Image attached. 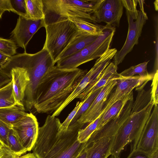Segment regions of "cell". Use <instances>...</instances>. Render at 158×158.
<instances>
[{
  "label": "cell",
  "mask_w": 158,
  "mask_h": 158,
  "mask_svg": "<svg viewBox=\"0 0 158 158\" xmlns=\"http://www.w3.org/2000/svg\"><path fill=\"white\" fill-rule=\"evenodd\" d=\"M88 72L78 68L62 69L54 66L37 86L33 107L39 113L50 114L58 109Z\"/></svg>",
  "instance_id": "obj_1"
},
{
  "label": "cell",
  "mask_w": 158,
  "mask_h": 158,
  "mask_svg": "<svg viewBox=\"0 0 158 158\" xmlns=\"http://www.w3.org/2000/svg\"><path fill=\"white\" fill-rule=\"evenodd\" d=\"M60 119L48 115L39 127L36 140L31 150L37 158H60L77 140L79 131L85 124L77 121L65 130L59 129Z\"/></svg>",
  "instance_id": "obj_2"
},
{
  "label": "cell",
  "mask_w": 158,
  "mask_h": 158,
  "mask_svg": "<svg viewBox=\"0 0 158 158\" xmlns=\"http://www.w3.org/2000/svg\"><path fill=\"white\" fill-rule=\"evenodd\" d=\"M145 85H143L136 88L137 95L131 113L114 136L111 155L120 156L125 147L132 142L140 133L150 117L154 104L151 97V88L145 90Z\"/></svg>",
  "instance_id": "obj_3"
},
{
  "label": "cell",
  "mask_w": 158,
  "mask_h": 158,
  "mask_svg": "<svg viewBox=\"0 0 158 158\" xmlns=\"http://www.w3.org/2000/svg\"><path fill=\"white\" fill-rule=\"evenodd\" d=\"M55 64L48 52L43 48L34 54L24 52L16 54L10 57L6 63L22 67L29 75L30 81L23 100L28 110L34 106L36 89L40 80Z\"/></svg>",
  "instance_id": "obj_4"
},
{
  "label": "cell",
  "mask_w": 158,
  "mask_h": 158,
  "mask_svg": "<svg viewBox=\"0 0 158 158\" xmlns=\"http://www.w3.org/2000/svg\"><path fill=\"white\" fill-rule=\"evenodd\" d=\"M102 0H42L45 26L64 19L77 18L96 23L91 15Z\"/></svg>",
  "instance_id": "obj_5"
},
{
  "label": "cell",
  "mask_w": 158,
  "mask_h": 158,
  "mask_svg": "<svg viewBox=\"0 0 158 158\" xmlns=\"http://www.w3.org/2000/svg\"><path fill=\"white\" fill-rule=\"evenodd\" d=\"M115 31V27L106 24L97 39L81 51L56 61L57 67L73 69L84 63L99 57L110 48Z\"/></svg>",
  "instance_id": "obj_6"
},
{
  "label": "cell",
  "mask_w": 158,
  "mask_h": 158,
  "mask_svg": "<svg viewBox=\"0 0 158 158\" xmlns=\"http://www.w3.org/2000/svg\"><path fill=\"white\" fill-rule=\"evenodd\" d=\"M46 38L43 49L49 53L56 63L58 57L80 31L68 19L46 25Z\"/></svg>",
  "instance_id": "obj_7"
},
{
  "label": "cell",
  "mask_w": 158,
  "mask_h": 158,
  "mask_svg": "<svg viewBox=\"0 0 158 158\" xmlns=\"http://www.w3.org/2000/svg\"><path fill=\"white\" fill-rule=\"evenodd\" d=\"M150 117L140 133L132 141L131 150L151 155L158 150V106L154 105Z\"/></svg>",
  "instance_id": "obj_8"
},
{
  "label": "cell",
  "mask_w": 158,
  "mask_h": 158,
  "mask_svg": "<svg viewBox=\"0 0 158 158\" xmlns=\"http://www.w3.org/2000/svg\"><path fill=\"white\" fill-rule=\"evenodd\" d=\"M126 14L128 24V33L123 45L120 50L117 52L113 58V62L116 66L123 61L126 56L132 51L134 46L138 44L143 27L148 19L146 13L140 10H138L137 18L135 20L127 10Z\"/></svg>",
  "instance_id": "obj_9"
},
{
  "label": "cell",
  "mask_w": 158,
  "mask_h": 158,
  "mask_svg": "<svg viewBox=\"0 0 158 158\" xmlns=\"http://www.w3.org/2000/svg\"><path fill=\"white\" fill-rule=\"evenodd\" d=\"M11 127L23 147L27 152L31 151L38 134L39 127L36 117L27 113Z\"/></svg>",
  "instance_id": "obj_10"
},
{
  "label": "cell",
  "mask_w": 158,
  "mask_h": 158,
  "mask_svg": "<svg viewBox=\"0 0 158 158\" xmlns=\"http://www.w3.org/2000/svg\"><path fill=\"white\" fill-rule=\"evenodd\" d=\"M45 26L44 19L34 20L19 16L10 33V39L26 52L27 46L33 36L40 29Z\"/></svg>",
  "instance_id": "obj_11"
},
{
  "label": "cell",
  "mask_w": 158,
  "mask_h": 158,
  "mask_svg": "<svg viewBox=\"0 0 158 158\" xmlns=\"http://www.w3.org/2000/svg\"><path fill=\"white\" fill-rule=\"evenodd\" d=\"M106 61L102 57L98 58L93 66L86 74L77 86L61 105L53 113L52 116H58L62 111L83 92L85 88L90 85L108 66Z\"/></svg>",
  "instance_id": "obj_12"
},
{
  "label": "cell",
  "mask_w": 158,
  "mask_h": 158,
  "mask_svg": "<svg viewBox=\"0 0 158 158\" xmlns=\"http://www.w3.org/2000/svg\"><path fill=\"white\" fill-rule=\"evenodd\" d=\"M148 81L138 76L122 77L117 80L115 88L109 95L99 117H101L112 105L122 97L130 93L134 89L146 84Z\"/></svg>",
  "instance_id": "obj_13"
},
{
  "label": "cell",
  "mask_w": 158,
  "mask_h": 158,
  "mask_svg": "<svg viewBox=\"0 0 158 158\" xmlns=\"http://www.w3.org/2000/svg\"><path fill=\"white\" fill-rule=\"evenodd\" d=\"M119 79H113L108 81L102 88L88 109L77 121L80 123L85 124L90 123L98 118L109 95Z\"/></svg>",
  "instance_id": "obj_14"
},
{
  "label": "cell",
  "mask_w": 158,
  "mask_h": 158,
  "mask_svg": "<svg viewBox=\"0 0 158 158\" xmlns=\"http://www.w3.org/2000/svg\"><path fill=\"white\" fill-rule=\"evenodd\" d=\"M1 69L10 74L13 94L16 103L24 105L25 92L30 81L27 71L21 67L7 64H5Z\"/></svg>",
  "instance_id": "obj_15"
},
{
  "label": "cell",
  "mask_w": 158,
  "mask_h": 158,
  "mask_svg": "<svg viewBox=\"0 0 158 158\" xmlns=\"http://www.w3.org/2000/svg\"><path fill=\"white\" fill-rule=\"evenodd\" d=\"M117 66L111 62L95 81L86 88L77 98L80 99L81 102H83L95 91L102 88L110 80L121 78L122 76L117 72Z\"/></svg>",
  "instance_id": "obj_16"
},
{
  "label": "cell",
  "mask_w": 158,
  "mask_h": 158,
  "mask_svg": "<svg viewBox=\"0 0 158 158\" xmlns=\"http://www.w3.org/2000/svg\"><path fill=\"white\" fill-rule=\"evenodd\" d=\"M115 135H108L95 140L89 139L85 144L86 158H107L111 155L110 150Z\"/></svg>",
  "instance_id": "obj_17"
},
{
  "label": "cell",
  "mask_w": 158,
  "mask_h": 158,
  "mask_svg": "<svg viewBox=\"0 0 158 158\" xmlns=\"http://www.w3.org/2000/svg\"><path fill=\"white\" fill-rule=\"evenodd\" d=\"M99 35H91L80 31L60 55L57 61L81 51L94 41Z\"/></svg>",
  "instance_id": "obj_18"
},
{
  "label": "cell",
  "mask_w": 158,
  "mask_h": 158,
  "mask_svg": "<svg viewBox=\"0 0 158 158\" xmlns=\"http://www.w3.org/2000/svg\"><path fill=\"white\" fill-rule=\"evenodd\" d=\"M27 113L24 105L17 104L0 108V120L11 127Z\"/></svg>",
  "instance_id": "obj_19"
},
{
  "label": "cell",
  "mask_w": 158,
  "mask_h": 158,
  "mask_svg": "<svg viewBox=\"0 0 158 158\" xmlns=\"http://www.w3.org/2000/svg\"><path fill=\"white\" fill-rule=\"evenodd\" d=\"M123 6L118 8L94 12L93 16L96 23L103 22L106 24L118 27L123 13Z\"/></svg>",
  "instance_id": "obj_20"
},
{
  "label": "cell",
  "mask_w": 158,
  "mask_h": 158,
  "mask_svg": "<svg viewBox=\"0 0 158 158\" xmlns=\"http://www.w3.org/2000/svg\"><path fill=\"white\" fill-rule=\"evenodd\" d=\"M133 97V91L116 101L101 116L97 129L99 130L113 119L118 114L127 102Z\"/></svg>",
  "instance_id": "obj_21"
},
{
  "label": "cell",
  "mask_w": 158,
  "mask_h": 158,
  "mask_svg": "<svg viewBox=\"0 0 158 158\" xmlns=\"http://www.w3.org/2000/svg\"><path fill=\"white\" fill-rule=\"evenodd\" d=\"M25 1L26 13L25 18L34 20L44 19L42 0H25Z\"/></svg>",
  "instance_id": "obj_22"
},
{
  "label": "cell",
  "mask_w": 158,
  "mask_h": 158,
  "mask_svg": "<svg viewBox=\"0 0 158 158\" xmlns=\"http://www.w3.org/2000/svg\"><path fill=\"white\" fill-rule=\"evenodd\" d=\"M67 19L73 22L80 31L91 35H99L104 27V26L95 24L80 19L69 18Z\"/></svg>",
  "instance_id": "obj_23"
},
{
  "label": "cell",
  "mask_w": 158,
  "mask_h": 158,
  "mask_svg": "<svg viewBox=\"0 0 158 158\" xmlns=\"http://www.w3.org/2000/svg\"><path fill=\"white\" fill-rule=\"evenodd\" d=\"M148 61L145 62L137 65L132 66L119 73L123 77H130L138 74L139 76L148 81L152 80L153 76L149 74L147 69Z\"/></svg>",
  "instance_id": "obj_24"
},
{
  "label": "cell",
  "mask_w": 158,
  "mask_h": 158,
  "mask_svg": "<svg viewBox=\"0 0 158 158\" xmlns=\"http://www.w3.org/2000/svg\"><path fill=\"white\" fill-rule=\"evenodd\" d=\"M16 104L11 81L0 88V108L11 106Z\"/></svg>",
  "instance_id": "obj_25"
},
{
  "label": "cell",
  "mask_w": 158,
  "mask_h": 158,
  "mask_svg": "<svg viewBox=\"0 0 158 158\" xmlns=\"http://www.w3.org/2000/svg\"><path fill=\"white\" fill-rule=\"evenodd\" d=\"M101 117L89 123L88 125L84 129L80 130L78 131L77 139L80 143L86 142L92 134L97 129Z\"/></svg>",
  "instance_id": "obj_26"
},
{
  "label": "cell",
  "mask_w": 158,
  "mask_h": 158,
  "mask_svg": "<svg viewBox=\"0 0 158 158\" xmlns=\"http://www.w3.org/2000/svg\"><path fill=\"white\" fill-rule=\"evenodd\" d=\"M7 143L8 148L19 156L27 152L11 129L8 135Z\"/></svg>",
  "instance_id": "obj_27"
},
{
  "label": "cell",
  "mask_w": 158,
  "mask_h": 158,
  "mask_svg": "<svg viewBox=\"0 0 158 158\" xmlns=\"http://www.w3.org/2000/svg\"><path fill=\"white\" fill-rule=\"evenodd\" d=\"M18 47L11 39L0 37V51L10 57L17 53Z\"/></svg>",
  "instance_id": "obj_28"
},
{
  "label": "cell",
  "mask_w": 158,
  "mask_h": 158,
  "mask_svg": "<svg viewBox=\"0 0 158 158\" xmlns=\"http://www.w3.org/2000/svg\"><path fill=\"white\" fill-rule=\"evenodd\" d=\"M102 88H100L95 91L83 102L71 121L70 125L75 122L86 111L96 97L100 92Z\"/></svg>",
  "instance_id": "obj_29"
},
{
  "label": "cell",
  "mask_w": 158,
  "mask_h": 158,
  "mask_svg": "<svg viewBox=\"0 0 158 158\" xmlns=\"http://www.w3.org/2000/svg\"><path fill=\"white\" fill-rule=\"evenodd\" d=\"M123 6L128 11L134 20H136L138 14L137 9L138 0H121Z\"/></svg>",
  "instance_id": "obj_30"
},
{
  "label": "cell",
  "mask_w": 158,
  "mask_h": 158,
  "mask_svg": "<svg viewBox=\"0 0 158 158\" xmlns=\"http://www.w3.org/2000/svg\"><path fill=\"white\" fill-rule=\"evenodd\" d=\"M123 6L121 0H102L96 11L115 9Z\"/></svg>",
  "instance_id": "obj_31"
},
{
  "label": "cell",
  "mask_w": 158,
  "mask_h": 158,
  "mask_svg": "<svg viewBox=\"0 0 158 158\" xmlns=\"http://www.w3.org/2000/svg\"><path fill=\"white\" fill-rule=\"evenodd\" d=\"M11 129L10 126L0 120V143L4 147L8 148V138Z\"/></svg>",
  "instance_id": "obj_32"
},
{
  "label": "cell",
  "mask_w": 158,
  "mask_h": 158,
  "mask_svg": "<svg viewBox=\"0 0 158 158\" xmlns=\"http://www.w3.org/2000/svg\"><path fill=\"white\" fill-rule=\"evenodd\" d=\"M15 13L19 16L25 17L26 13L25 0H10Z\"/></svg>",
  "instance_id": "obj_33"
},
{
  "label": "cell",
  "mask_w": 158,
  "mask_h": 158,
  "mask_svg": "<svg viewBox=\"0 0 158 158\" xmlns=\"http://www.w3.org/2000/svg\"><path fill=\"white\" fill-rule=\"evenodd\" d=\"M158 70L156 71L152 79L151 88V97L154 105H157L158 103Z\"/></svg>",
  "instance_id": "obj_34"
},
{
  "label": "cell",
  "mask_w": 158,
  "mask_h": 158,
  "mask_svg": "<svg viewBox=\"0 0 158 158\" xmlns=\"http://www.w3.org/2000/svg\"><path fill=\"white\" fill-rule=\"evenodd\" d=\"M83 102H77L74 109L69 114L64 122L61 123L59 128L60 130H65L67 129L68 127L69 126L71 121L82 104Z\"/></svg>",
  "instance_id": "obj_35"
},
{
  "label": "cell",
  "mask_w": 158,
  "mask_h": 158,
  "mask_svg": "<svg viewBox=\"0 0 158 158\" xmlns=\"http://www.w3.org/2000/svg\"><path fill=\"white\" fill-rule=\"evenodd\" d=\"M11 80L10 73L0 68V88L8 84Z\"/></svg>",
  "instance_id": "obj_36"
},
{
  "label": "cell",
  "mask_w": 158,
  "mask_h": 158,
  "mask_svg": "<svg viewBox=\"0 0 158 158\" xmlns=\"http://www.w3.org/2000/svg\"><path fill=\"white\" fill-rule=\"evenodd\" d=\"M6 11H11L15 13L10 0H0V19Z\"/></svg>",
  "instance_id": "obj_37"
},
{
  "label": "cell",
  "mask_w": 158,
  "mask_h": 158,
  "mask_svg": "<svg viewBox=\"0 0 158 158\" xmlns=\"http://www.w3.org/2000/svg\"><path fill=\"white\" fill-rule=\"evenodd\" d=\"M155 31V45L156 52V58L155 62V67L156 71L158 70V17L157 15L154 18Z\"/></svg>",
  "instance_id": "obj_38"
},
{
  "label": "cell",
  "mask_w": 158,
  "mask_h": 158,
  "mask_svg": "<svg viewBox=\"0 0 158 158\" xmlns=\"http://www.w3.org/2000/svg\"><path fill=\"white\" fill-rule=\"evenodd\" d=\"M20 156L8 148L3 146L0 151V158H18Z\"/></svg>",
  "instance_id": "obj_39"
},
{
  "label": "cell",
  "mask_w": 158,
  "mask_h": 158,
  "mask_svg": "<svg viewBox=\"0 0 158 158\" xmlns=\"http://www.w3.org/2000/svg\"><path fill=\"white\" fill-rule=\"evenodd\" d=\"M151 155L143 152L132 150L126 158H150Z\"/></svg>",
  "instance_id": "obj_40"
},
{
  "label": "cell",
  "mask_w": 158,
  "mask_h": 158,
  "mask_svg": "<svg viewBox=\"0 0 158 158\" xmlns=\"http://www.w3.org/2000/svg\"><path fill=\"white\" fill-rule=\"evenodd\" d=\"M10 57L0 51V68L6 64Z\"/></svg>",
  "instance_id": "obj_41"
},
{
  "label": "cell",
  "mask_w": 158,
  "mask_h": 158,
  "mask_svg": "<svg viewBox=\"0 0 158 158\" xmlns=\"http://www.w3.org/2000/svg\"><path fill=\"white\" fill-rule=\"evenodd\" d=\"M19 158H37L33 153H29L19 157Z\"/></svg>",
  "instance_id": "obj_42"
},
{
  "label": "cell",
  "mask_w": 158,
  "mask_h": 158,
  "mask_svg": "<svg viewBox=\"0 0 158 158\" xmlns=\"http://www.w3.org/2000/svg\"><path fill=\"white\" fill-rule=\"evenodd\" d=\"M87 156V152L85 147V148L82 152L77 158H86Z\"/></svg>",
  "instance_id": "obj_43"
},
{
  "label": "cell",
  "mask_w": 158,
  "mask_h": 158,
  "mask_svg": "<svg viewBox=\"0 0 158 158\" xmlns=\"http://www.w3.org/2000/svg\"><path fill=\"white\" fill-rule=\"evenodd\" d=\"M138 3L139 4L140 6V11L142 12H144L143 8V4L144 3V0H138Z\"/></svg>",
  "instance_id": "obj_44"
},
{
  "label": "cell",
  "mask_w": 158,
  "mask_h": 158,
  "mask_svg": "<svg viewBox=\"0 0 158 158\" xmlns=\"http://www.w3.org/2000/svg\"><path fill=\"white\" fill-rule=\"evenodd\" d=\"M150 158H158V150L156 151L151 155Z\"/></svg>",
  "instance_id": "obj_45"
},
{
  "label": "cell",
  "mask_w": 158,
  "mask_h": 158,
  "mask_svg": "<svg viewBox=\"0 0 158 158\" xmlns=\"http://www.w3.org/2000/svg\"><path fill=\"white\" fill-rule=\"evenodd\" d=\"M107 158H120V156L115 155H111Z\"/></svg>",
  "instance_id": "obj_46"
},
{
  "label": "cell",
  "mask_w": 158,
  "mask_h": 158,
  "mask_svg": "<svg viewBox=\"0 0 158 158\" xmlns=\"http://www.w3.org/2000/svg\"><path fill=\"white\" fill-rule=\"evenodd\" d=\"M155 7L156 10L157 11L158 10V1L156 0L154 3Z\"/></svg>",
  "instance_id": "obj_47"
},
{
  "label": "cell",
  "mask_w": 158,
  "mask_h": 158,
  "mask_svg": "<svg viewBox=\"0 0 158 158\" xmlns=\"http://www.w3.org/2000/svg\"><path fill=\"white\" fill-rule=\"evenodd\" d=\"M3 146H2V144L0 143V150L1 149V148H2V147H3Z\"/></svg>",
  "instance_id": "obj_48"
},
{
  "label": "cell",
  "mask_w": 158,
  "mask_h": 158,
  "mask_svg": "<svg viewBox=\"0 0 158 158\" xmlns=\"http://www.w3.org/2000/svg\"><path fill=\"white\" fill-rule=\"evenodd\" d=\"M18 158H19V157H18Z\"/></svg>",
  "instance_id": "obj_49"
}]
</instances>
